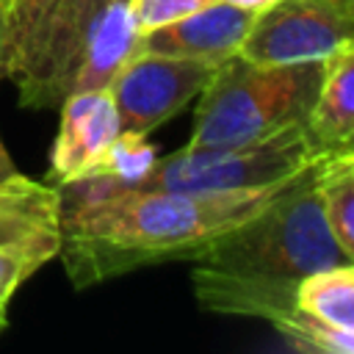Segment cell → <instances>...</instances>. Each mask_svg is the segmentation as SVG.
<instances>
[{
  "label": "cell",
  "mask_w": 354,
  "mask_h": 354,
  "mask_svg": "<svg viewBox=\"0 0 354 354\" xmlns=\"http://www.w3.org/2000/svg\"><path fill=\"white\" fill-rule=\"evenodd\" d=\"M290 180L221 194L64 185L58 257L75 290L147 266L194 260L216 235L254 216Z\"/></svg>",
  "instance_id": "1"
},
{
  "label": "cell",
  "mask_w": 354,
  "mask_h": 354,
  "mask_svg": "<svg viewBox=\"0 0 354 354\" xmlns=\"http://www.w3.org/2000/svg\"><path fill=\"white\" fill-rule=\"evenodd\" d=\"M191 263L202 310L271 324L296 307V288L307 274L354 257L332 238L307 166L254 216L216 235Z\"/></svg>",
  "instance_id": "2"
},
{
  "label": "cell",
  "mask_w": 354,
  "mask_h": 354,
  "mask_svg": "<svg viewBox=\"0 0 354 354\" xmlns=\"http://www.w3.org/2000/svg\"><path fill=\"white\" fill-rule=\"evenodd\" d=\"M324 75V61L260 66L232 55L199 94L185 147H243L290 124H304Z\"/></svg>",
  "instance_id": "3"
},
{
  "label": "cell",
  "mask_w": 354,
  "mask_h": 354,
  "mask_svg": "<svg viewBox=\"0 0 354 354\" xmlns=\"http://www.w3.org/2000/svg\"><path fill=\"white\" fill-rule=\"evenodd\" d=\"M124 0H11L0 72L28 111L58 108L80 58L111 11Z\"/></svg>",
  "instance_id": "4"
},
{
  "label": "cell",
  "mask_w": 354,
  "mask_h": 354,
  "mask_svg": "<svg viewBox=\"0 0 354 354\" xmlns=\"http://www.w3.org/2000/svg\"><path fill=\"white\" fill-rule=\"evenodd\" d=\"M318 160L304 124H290L263 141L243 147H180L160 155L149 174L133 188L149 191H246L296 177Z\"/></svg>",
  "instance_id": "5"
},
{
  "label": "cell",
  "mask_w": 354,
  "mask_h": 354,
  "mask_svg": "<svg viewBox=\"0 0 354 354\" xmlns=\"http://www.w3.org/2000/svg\"><path fill=\"white\" fill-rule=\"evenodd\" d=\"M354 33V0H277L263 8L241 41L243 61L290 66L326 61Z\"/></svg>",
  "instance_id": "6"
},
{
  "label": "cell",
  "mask_w": 354,
  "mask_h": 354,
  "mask_svg": "<svg viewBox=\"0 0 354 354\" xmlns=\"http://www.w3.org/2000/svg\"><path fill=\"white\" fill-rule=\"evenodd\" d=\"M213 69L205 61L133 53L108 86L119 130L149 136L202 94Z\"/></svg>",
  "instance_id": "7"
},
{
  "label": "cell",
  "mask_w": 354,
  "mask_h": 354,
  "mask_svg": "<svg viewBox=\"0 0 354 354\" xmlns=\"http://www.w3.org/2000/svg\"><path fill=\"white\" fill-rule=\"evenodd\" d=\"M119 133L108 88L69 94L58 105V130L50 149V174L58 188L83 183Z\"/></svg>",
  "instance_id": "8"
},
{
  "label": "cell",
  "mask_w": 354,
  "mask_h": 354,
  "mask_svg": "<svg viewBox=\"0 0 354 354\" xmlns=\"http://www.w3.org/2000/svg\"><path fill=\"white\" fill-rule=\"evenodd\" d=\"M254 19H257L254 11L216 0L183 19L138 33L133 53L191 58V61H205V64L218 66L221 61L238 53Z\"/></svg>",
  "instance_id": "9"
},
{
  "label": "cell",
  "mask_w": 354,
  "mask_h": 354,
  "mask_svg": "<svg viewBox=\"0 0 354 354\" xmlns=\"http://www.w3.org/2000/svg\"><path fill=\"white\" fill-rule=\"evenodd\" d=\"M64 196L58 185L22 171L0 180V246L39 257L44 266L61 249Z\"/></svg>",
  "instance_id": "10"
},
{
  "label": "cell",
  "mask_w": 354,
  "mask_h": 354,
  "mask_svg": "<svg viewBox=\"0 0 354 354\" xmlns=\"http://www.w3.org/2000/svg\"><path fill=\"white\" fill-rule=\"evenodd\" d=\"M315 155L354 149V41L340 44L326 61L315 100L304 116Z\"/></svg>",
  "instance_id": "11"
},
{
  "label": "cell",
  "mask_w": 354,
  "mask_h": 354,
  "mask_svg": "<svg viewBox=\"0 0 354 354\" xmlns=\"http://www.w3.org/2000/svg\"><path fill=\"white\" fill-rule=\"evenodd\" d=\"M313 191L332 238L354 257V149L321 155L313 163Z\"/></svg>",
  "instance_id": "12"
},
{
  "label": "cell",
  "mask_w": 354,
  "mask_h": 354,
  "mask_svg": "<svg viewBox=\"0 0 354 354\" xmlns=\"http://www.w3.org/2000/svg\"><path fill=\"white\" fill-rule=\"evenodd\" d=\"M296 307L337 329L354 332V263L307 274L296 288Z\"/></svg>",
  "instance_id": "13"
},
{
  "label": "cell",
  "mask_w": 354,
  "mask_h": 354,
  "mask_svg": "<svg viewBox=\"0 0 354 354\" xmlns=\"http://www.w3.org/2000/svg\"><path fill=\"white\" fill-rule=\"evenodd\" d=\"M158 158L160 152L147 136L119 130L116 138L102 152L100 163L91 169V174L83 183L102 188H133L149 174Z\"/></svg>",
  "instance_id": "14"
},
{
  "label": "cell",
  "mask_w": 354,
  "mask_h": 354,
  "mask_svg": "<svg viewBox=\"0 0 354 354\" xmlns=\"http://www.w3.org/2000/svg\"><path fill=\"white\" fill-rule=\"evenodd\" d=\"M271 326L296 351H307V354H351L354 351V332L337 329L299 307L271 321Z\"/></svg>",
  "instance_id": "15"
},
{
  "label": "cell",
  "mask_w": 354,
  "mask_h": 354,
  "mask_svg": "<svg viewBox=\"0 0 354 354\" xmlns=\"http://www.w3.org/2000/svg\"><path fill=\"white\" fill-rule=\"evenodd\" d=\"M210 3H216V0H127V8H130V17H133L138 33H147L152 28L183 19Z\"/></svg>",
  "instance_id": "16"
},
{
  "label": "cell",
  "mask_w": 354,
  "mask_h": 354,
  "mask_svg": "<svg viewBox=\"0 0 354 354\" xmlns=\"http://www.w3.org/2000/svg\"><path fill=\"white\" fill-rule=\"evenodd\" d=\"M44 263L28 252L19 249H3L0 246V313L6 315L14 293L22 288V282H28Z\"/></svg>",
  "instance_id": "17"
},
{
  "label": "cell",
  "mask_w": 354,
  "mask_h": 354,
  "mask_svg": "<svg viewBox=\"0 0 354 354\" xmlns=\"http://www.w3.org/2000/svg\"><path fill=\"white\" fill-rule=\"evenodd\" d=\"M0 77H3V72H0ZM17 171H19V169L14 166L8 149H6V144H3V138H0V180H3V177H11V174H17Z\"/></svg>",
  "instance_id": "18"
},
{
  "label": "cell",
  "mask_w": 354,
  "mask_h": 354,
  "mask_svg": "<svg viewBox=\"0 0 354 354\" xmlns=\"http://www.w3.org/2000/svg\"><path fill=\"white\" fill-rule=\"evenodd\" d=\"M224 3H230V6H238V8H246V11H254V14H260L263 8H268L271 3H277V0H224Z\"/></svg>",
  "instance_id": "19"
},
{
  "label": "cell",
  "mask_w": 354,
  "mask_h": 354,
  "mask_svg": "<svg viewBox=\"0 0 354 354\" xmlns=\"http://www.w3.org/2000/svg\"><path fill=\"white\" fill-rule=\"evenodd\" d=\"M8 3H11V0H0V58H3V39H6V17H8Z\"/></svg>",
  "instance_id": "20"
},
{
  "label": "cell",
  "mask_w": 354,
  "mask_h": 354,
  "mask_svg": "<svg viewBox=\"0 0 354 354\" xmlns=\"http://www.w3.org/2000/svg\"><path fill=\"white\" fill-rule=\"evenodd\" d=\"M6 324H8V321H6V315H3V313H0V332H3V329H6Z\"/></svg>",
  "instance_id": "21"
}]
</instances>
